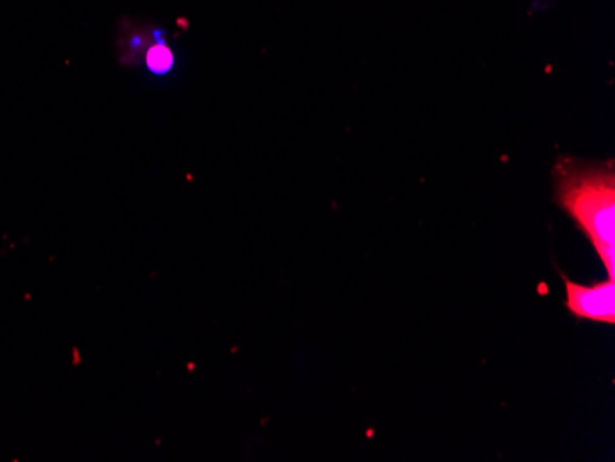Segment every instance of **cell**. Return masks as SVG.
<instances>
[{
	"mask_svg": "<svg viewBox=\"0 0 615 462\" xmlns=\"http://www.w3.org/2000/svg\"><path fill=\"white\" fill-rule=\"evenodd\" d=\"M148 69L155 74H166L172 66H174V55L164 45H157L148 52L146 57Z\"/></svg>",
	"mask_w": 615,
	"mask_h": 462,
	"instance_id": "3957f363",
	"label": "cell"
},
{
	"mask_svg": "<svg viewBox=\"0 0 615 462\" xmlns=\"http://www.w3.org/2000/svg\"><path fill=\"white\" fill-rule=\"evenodd\" d=\"M566 304L575 317L597 321V323H615V280L608 279L597 286H581L566 279Z\"/></svg>",
	"mask_w": 615,
	"mask_h": 462,
	"instance_id": "7a4b0ae2",
	"label": "cell"
},
{
	"mask_svg": "<svg viewBox=\"0 0 615 462\" xmlns=\"http://www.w3.org/2000/svg\"><path fill=\"white\" fill-rule=\"evenodd\" d=\"M558 199L615 280V177L611 168H573L558 179Z\"/></svg>",
	"mask_w": 615,
	"mask_h": 462,
	"instance_id": "6da1fadb",
	"label": "cell"
}]
</instances>
